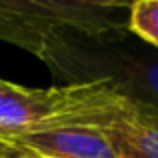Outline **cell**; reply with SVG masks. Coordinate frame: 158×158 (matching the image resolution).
<instances>
[{"instance_id": "3", "label": "cell", "mask_w": 158, "mask_h": 158, "mask_svg": "<svg viewBox=\"0 0 158 158\" xmlns=\"http://www.w3.org/2000/svg\"><path fill=\"white\" fill-rule=\"evenodd\" d=\"M132 32L158 46V0H138L130 8Z\"/></svg>"}, {"instance_id": "5", "label": "cell", "mask_w": 158, "mask_h": 158, "mask_svg": "<svg viewBox=\"0 0 158 158\" xmlns=\"http://www.w3.org/2000/svg\"><path fill=\"white\" fill-rule=\"evenodd\" d=\"M150 78H152V84H154L156 88H158V66H156V68L150 72Z\"/></svg>"}, {"instance_id": "1", "label": "cell", "mask_w": 158, "mask_h": 158, "mask_svg": "<svg viewBox=\"0 0 158 158\" xmlns=\"http://www.w3.org/2000/svg\"><path fill=\"white\" fill-rule=\"evenodd\" d=\"M38 158H118L106 132L92 128H52L6 138Z\"/></svg>"}, {"instance_id": "4", "label": "cell", "mask_w": 158, "mask_h": 158, "mask_svg": "<svg viewBox=\"0 0 158 158\" xmlns=\"http://www.w3.org/2000/svg\"><path fill=\"white\" fill-rule=\"evenodd\" d=\"M0 158H38V156L20 148V146H16V144L0 140Z\"/></svg>"}, {"instance_id": "2", "label": "cell", "mask_w": 158, "mask_h": 158, "mask_svg": "<svg viewBox=\"0 0 158 158\" xmlns=\"http://www.w3.org/2000/svg\"><path fill=\"white\" fill-rule=\"evenodd\" d=\"M104 132L118 158H158V128L140 116L122 120Z\"/></svg>"}]
</instances>
